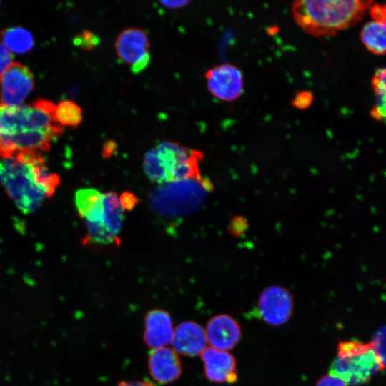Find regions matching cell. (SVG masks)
Instances as JSON below:
<instances>
[{
	"label": "cell",
	"instance_id": "1",
	"mask_svg": "<svg viewBox=\"0 0 386 386\" xmlns=\"http://www.w3.org/2000/svg\"><path fill=\"white\" fill-rule=\"evenodd\" d=\"M55 106L39 99L31 104H0V157H11L27 152H46L59 137L63 127L54 117Z\"/></svg>",
	"mask_w": 386,
	"mask_h": 386
},
{
	"label": "cell",
	"instance_id": "2",
	"mask_svg": "<svg viewBox=\"0 0 386 386\" xmlns=\"http://www.w3.org/2000/svg\"><path fill=\"white\" fill-rule=\"evenodd\" d=\"M0 183L16 207L29 214L54 194L59 177L40 152H27L0 161Z\"/></svg>",
	"mask_w": 386,
	"mask_h": 386
},
{
	"label": "cell",
	"instance_id": "3",
	"mask_svg": "<svg viewBox=\"0 0 386 386\" xmlns=\"http://www.w3.org/2000/svg\"><path fill=\"white\" fill-rule=\"evenodd\" d=\"M372 3L361 0H297L292 3L291 13L305 33L315 37H328L357 24Z\"/></svg>",
	"mask_w": 386,
	"mask_h": 386
},
{
	"label": "cell",
	"instance_id": "4",
	"mask_svg": "<svg viewBox=\"0 0 386 386\" xmlns=\"http://www.w3.org/2000/svg\"><path fill=\"white\" fill-rule=\"evenodd\" d=\"M211 183L200 177L161 184L149 196L152 209L159 216L179 218L197 211L211 190Z\"/></svg>",
	"mask_w": 386,
	"mask_h": 386
},
{
	"label": "cell",
	"instance_id": "5",
	"mask_svg": "<svg viewBox=\"0 0 386 386\" xmlns=\"http://www.w3.org/2000/svg\"><path fill=\"white\" fill-rule=\"evenodd\" d=\"M384 368L371 342L345 341L338 345L337 357L330 366V374L347 385H357L367 382Z\"/></svg>",
	"mask_w": 386,
	"mask_h": 386
},
{
	"label": "cell",
	"instance_id": "6",
	"mask_svg": "<svg viewBox=\"0 0 386 386\" xmlns=\"http://www.w3.org/2000/svg\"><path fill=\"white\" fill-rule=\"evenodd\" d=\"M155 149L167 172L169 182L202 177L199 169L203 158L202 152L171 141L162 142Z\"/></svg>",
	"mask_w": 386,
	"mask_h": 386
},
{
	"label": "cell",
	"instance_id": "7",
	"mask_svg": "<svg viewBox=\"0 0 386 386\" xmlns=\"http://www.w3.org/2000/svg\"><path fill=\"white\" fill-rule=\"evenodd\" d=\"M206 86L216 99L231 102L238 99L244 92V76L242 70L231 63H222L205 73Z\"/></svg>",
	"mask_w": 386,
	"mask_h": 386
},
{
	"label": "cell",
	"instance_id": "8",
	"mask_svg": "<svg viewBox=\"0 0 386 386\" xmlns=\"http://www.w3.org/2000/svg\"><path fill=\"white\" fill-rule=\"evenodd\" d=\"M118 58L131 66L134 73L145 69L150 59L149 40L146 31L140 28L130 27L123 30L114 43Z\"/></svg>",
	"mask_w": 386,
	"mask_h": 386
},
{
	"label": "cell",
	"instance_id": "9",
	"mask_svg": "<svg viewBox=\"0 0 386 386\" xmlns=\"http://www.w3.org/2000/svg\"><path fill=\"white\" fill-rule=\"evenodd\" d=\"M34 86L29 69L19 63H12L0 76V104L20 106Z\"/></svg>",
	"mask_w": 386,
	"mask_h": 386
},
{
	"label": "cell",
	"instance_id": "10",
	"mask_svg": "<svg viewBox=\"0 0 386 386\" xmlns=\"http://www.w3.org/2000/svg\"><path fill=\"white\" fill-rule=\"evenodd\" d=\"M292 296L285 288L272 285L265 288L257 302V311L267 324L278 326L284 324L292 312Z\"/></svg>",
	"mask_w": 386,
	"mask_h": 386
},
{
	"label": "cell",
	"instance_id": "11",
	"mask_svg": "<svg viewBox=\"0 0 386 386\" xmlns=\"http://www.w3.org/2000/svg\"><path fill=\"white\" fill-rule=\"evenodd\" d=\"M205 333L207 342L212 347L227 352L239 342L241 328L231 316L221 314L208 321Z\"/></svg>",
	"mask_w": 386,
	"mask_h": 386
},
{
	"label": "cell",
	"instance_id": "12",
	"mask_svg": "<svg viewBox=\"0 0 386 386\" xmlns=\"http://www.w3.org/2000/svg\"><path fill=\"white\" fill-rule=\"evenodd\" d=\"M174 335L172 320L169 312L162 309L148 311L144 317L143 340L151 350L172 343Z\"/></svg>",
	"mask_w": 386,
	"mask_h": 386
},
{
	"label": "cell",
	"instance_id": "13",
	"mask_svg": "<svg viewBox=\"0 0 386 386\" xmlns=\"http://www.w3.org/2000/svg\"><path fill=\"white\" fill-rule=\"evenodd\" d=\"M148 368L152 377L162 385L175 381L182 373L179 354L167 347L151 350L148 357Z\"/></svg>",
	"mask_w": 386,
	"mask_h": 386
},
{
	"label": "cell",
	"instance_id": "14",
	"mask_svg": "<svg viewBox=\"0 0 386 386\" xmlns=\"http://www.w3.org/2000/svg\"><path fill=\"white\" fill-rule=\"evenodd\" d=\"M205 375L216 383H233L237 379L236 360L232 355L212 347H206L200 354Z\"/></svg>",
	"mask_w": 386,
	"mask_h": 386
},
{
	"label": "cell",
	"instance_id": "15",
	"mask_svg": "<svg viewBox=\"0 0 386 386\" xmlns=\"http://www.w3.org/2000/svg\"><path fill=\"white\" fill-rule=\"evenodd\" d=\"M207 342L205 330L195 322H182L174 330L172 344L177 354L189 357L200 355Z\"/></svg>",
	"mask_w": 386,
	"mask_h": 386
},
{
	"label": "cell",
	"instance_id": "16",
	"mask_svg": "<svg viewBox=\"0 0 386 386\" xmlns=\"http://www.w3.org/2000/svg\"><path fill=\"white\" fill-rule=\"evenodd\" d=\"M361 41L365 48L375 55L386 54V23L372 19L360 31Z\"/></svg>",
	"mask_w": 386,
	"mask_h": 386
},
{
	"label": "cell",
	"instance_id": "17",
	"mask_svg": "<svg viewBox=\"0 0 386 386\" xmlns=\"http://www.w3.org/2000/svg\"><path fill=\"white\" fill-rule=\"evenodd\" d=\"M102 204V222L112 234L118 236L122 227L124 209L117 194L114 192L104 193Z\"/></svg>",
	"mask_w": 386,
	"mask_h": 386
},
{
	"label": "cell",
	"instance_id": "18",
	"mask_svg": "<svg viewBox=\"0 0 386 386\" xmlns=\"http://www.w3.org/2000/svg\"><path fill=\"white\" fill-rule=\"evenodd\" d=\"M2 44L10 51L18 54L29 51L34 46L32 34L26 29L14 26L3 29L0 33Z\"/></svg>",
	"mask_w": 386,
	"mask_h": 386
},
{
	"label": "cell",
	"instance_id": "19",
	"mask_svg": "<svg viewBox=\"0 0 386 386\" xmlns=\"http://www.w3.org/2000/svg\"><path fill=\"white\" fill-rule=\"evenodd\" d=\"M372 86L375 103L370 109L371 117L379 122L386 121V66L377 69L374 73Z\"/></svg>",
	"mask_w": 386,
	"mask_h": 386
},
{
	"label": "cell",
	"instance_id": "20",
	"mask_svg": "<svg viewBox=\"0 0 386 386\" xmlns=\"http://www.w3.org/2000/svg\"><path fill=\"white\" fill-rule=\"evenodd\" d=\"M54 117L61 126L75 128L83 120L82 109L72 100H61L55 106Z\"/></svg>",
	"mask_w": 386,
	"mask_h": 386
},
{
	"label": "cell",
	"instance_id": "21",
	"mask_svg": "<svg viewBox=\"0 0 386 386\" xmlns=\"http://www.w3.org/2000/svg\"><path fill=\"white\" fill-rule=\"evenodd\" d=\"M87 233L82 242L84 244H115L120 245V238L112 234L103 222H90L85 220Z\"/></svg>",
	"mask_w": 386,
	"mask_h": 386
},
{
	"label": "cell",
	"instance_id": "22",
	"mask_svg": "<svg viewBox=\"0 0 386 386\" xmlns=\"http://www.w3.org/2000/svg\"><path fill=\"white\" fill-rule=\"evenodd\" d=\"M103 194L93 188L77 190L75 193V204L80 217H85L94 209L102 204Z\"/></svg>",
	"mask_w": 386,
	"mask_h": 386
},
{
	"label": "cell",
	"instance_id": "23",
	"mask_svg": "<svg viewBox=\"0 0 386 386\" xmlns=\"http://www.w3.org/2000/svg\"><path fill=\"white\" fill-rule=\"evenodd\" d=\"M144 170L148 178L162 184L169 182L167 172L159 159L155 148L148 150L144 157Z\"/></svg>",
	"mask_w": 386,
	"mask_h": 386
},
{
	"label": "cell",
	"instance_id": "24",
	"mask_svg": "<svg viewBox=\"0 0 386 386\" xmlns=\"http://www.w3.org/2000/svg\"><path fill=\"white\" fill-rule=\"evenodd\" d=\"M74 44L81 49L90 51L99 46L100 39L99 36L89 30H84L73 39Z\"/></svg>",
	"mask_w": 386,
	"mask_h": 386
},
{
	"label": "cell",
	"instance_id": "25",
	"mask_svg": "<svg viewBox=\"0 0 386 386\" xmlns=\"http://www.w3.org/2000/svg\"><path fill=\"white\" fill-rule=\"evenodd\" d=\"M314 101V95L306 90L298 91L292 99V105L300 110L308 109Z\"/></svg>",
	"mask_w": 386,
	"mask_h": 386
},
{
	"label": "cell",
	"instance_id": "26",
	"mask_svg": "<svg viewBox=\"0 0 386 386\" xmlns=\"http://www.w3.org/2000/svg\"><path fill=\"white\" fill-rule=\"evenodd\" d=\"M380 357L384 366H386V327L380 330L371 342Z\"/></svg>",
	"mask_w": 386,
	"mask_h": 386
},
{
	"label": "cell",
	"instance_id": "27",
	"mask_svg": "<svg viewBox=\"0 0 386 386\" xmlns=\"http://www.w3.org/2000/svg\"><path fill=\"white\" fill-rule=\"evenodd\" d=\"M368 10L372 19L380 20L386 23V2L375 3L372 1Z\"/></svg>",
	"mask_w": 386,
	"mask_h": 386
},
{
	"label": "cell",
	"instance_id": "28",
	"mask_svg": "<svg viewBox=\"0 0 386 386\" xmlns=\"http://www.w3.org/2000/svg\"><path fill=\"white\" fill-rule=\"evenodd\" d=\"M13 54L0 42V75L12 64Z\"/></svg>",
	"mask_w": 386,
	"mask_h": 386
},
{
	"label": "cell",
	"instance_id": "29",
	"mask_svg": "<svg viewBox=\"0 0 386 386\" xmlns=\"http://www.w3.org/2000/svg\"><path fill=\"white\" fill-rule=\"evenodd\" d=\"M119 202L124 210L130 211L138 204V198L134 194L125 192L119 197Z\"/></svg>",
	"mask_w": 386,
	"mask_h": 386
},
{
	"label": "cell",
	"instance_id": "30",
	"mask_svg": "<svg viewBox=\"0 0 386 386\" xmlns=\"http://www.w3.org/2000/svg\"><path fill=\"white\" fill-rule=\"evenodd\" d=\"M316 386H347V385L340 378L329 374L319 379Z\"/></svg>",
	"mask_w": 386,
	"mask_h": 386
},
{
	"label": "cell",
	"instance_id": "31",
	"mask_svg": "<svg viewBox=\"0 0 386 386\" xmlns=\"http://www.w3.org/2000/svg\"><path fill=\"white\" fill-rule=\"evenodd\" d=\"M116 149V143L114 141L108 140L103 145L102 155L104 157H110L114 154Z\"/></svg>",
	"mask_w": 386,
	"mask_h": 386
},
{
	"label": "cell",
	"instance_id": "32",
	"mask_svg": "<svg viewBox=\"0 0 386 386\" xmlns=\"http://www.w3.org/2000/svg\"><path fill=\"white\" fill-rule=\"evenodd\" d=\"M160 3L165 7L169 9H179L189 3V1H162Z\"/></svg>",
	"mask_w": 386,
	"mask_h": 386
},
{
	"label": "cell",
	"instance_id": "33",
	"mask_svg": "<svg viewBox=\"0 0 386 386\" xmlns=\"http://www.w3.org/2000/svg\"><path fill=\"white\" fill-rule=\"evenodd\" d=\"M117 386H155L154 384L146 380L121 381Z\"/></svg>",
	"mask_w": 386,
	"mask_h": 386
}]
</instances>
